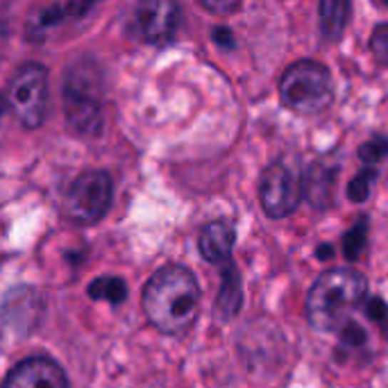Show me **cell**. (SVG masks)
<instances>
[{
	"instance_id": "1",
	"label": "cell",
	"mask_w": 388,
	"mask_h": 388,
	"mask_svg": "<svg viewBox=\"0 0 388 388\" xmlns=\"http://www.w3.org/2000/svg\"><path fill=\"white\" fill-rule=\"evenodd\" d=\"M143 314L155 330L180 336L191 330L200 311V286L195 275L178 264L159 268L143 286Z\"/></svg>"
},
{
	"instance_id": "2",
	"label": "cell",
	"mask_w": 388,
	"mask_h": 388,
	"mask_svg": "<svg viewBox=\"0 0 388 388\" xmlns=\"http://www.w3.org/2000/svg\"><path fill=\"white\" fill-rule=\"evenodd\" d=\"M368 282L357 268L339 266L325 270L307 295V320L316 332H334L343 318L364 302Z\"/></svg>"
},
{
	"instance_id": "3",
	"label": "cell",
	"mask_w": 388,
	"mask_h": 388,
	"mask_svg": "<svg viewBox=\"0 0 388 388\" xmlns=\"http://www.w3.org/2000/svg\"><path fill=\"white\" fill-rule=\"evenodd\" d=\"M64 114L68 128L78 136H98L103 132V82L91 59L78 61L64 82Z\"/></svg>"
},
{
	"instance_id": "4",
	"label": "cell",
	"mask_w": 388,
	"mask_h": 388,
	"mask_svg": "<svg viewBox=\"0 0 388 388\" xmlns=\"http://www.w3.org/2000/svg\"><path fill=\"white\" fill-rule=\"evenodd\" d=\"M280 98L295 114H318L332 103V75L318 61L300 59L284 71Z\"/></svg>"
},
{
	"instance_id": "5",
	"label": "cell",
	"mask_w": 388,
	"mask_h": 388,
	"mask_svg": "<svg viewBox=\"0 0 388 388\" xmlns=\"http://www.w3.org/2000/svg\"><path fill=\"white\" fill-rule=\"evenodd\" d=\"M7 105L23 128L34 130L44 123L48 100V73L41 64H23L7 84Z\"/></svg>"
},
{
	"instance_id": "6",
	"label": "cell",
	"mask_w": 388,
	"mask_h": 388,
	"mask_svg": "<svg viewBox=\"0 0 388 388\" xmlns=\"http://www.w3.org/2000/svg\"><path fill=\"white\" fill-rule=\"evenodd\" d=\"M111 205V178L105 170H86L71 184L64 198V211L73 223L93 225Z\"/></svg>"
},
{
	"instance_id": "7",
	"label": "cell",
	"mask_w": 388,
	"mask_h": 388,
	"mask_svg": "<svg viewBox=\"0 0 388 388\" xmlns=\"http://www.w3.org/2000/svg\"><path fill=\"white\" fill-rule=\"evenodd\" d=\"M305 186L289 164H270L259 182V200L266 216L284 218L295 211L300 198H302Z\"/></svg>"
},
{
	"instance_id": "8",
	"label": "cell",
	"mask_w": 388,
	"mask_h": 388,
	"mask_svg": "<svg viewBox=\"0 0 388 388\" xmlns=\"http://www.w3.org/2000/svg\"><path fill=\"white\" fill-rule=\"evenodd\" d=\"M178 0H139L136 5V28L148 44H164L178 30Z\"/></svg>"
},
{
	"instance_id": "9",
	"label": "cell",
	"mask_w": 388,
	"mask_h": 388,
	"mask_svg": "<svg viewBox=\"0 0 388 388\" xmlns=\"http://www.w3.org/2000/svg\"><path fill=\"white\" fill-rule=\"evenodd\" d=\"M3 388H68V377L50 357H28L11 368Z\"/></svg>"
},
{
	"instance_id": "10",
	"label": "cell",
	"mask_w": 388,
	"mask_h": 388,
	"mask_svg": "<svg viewBox=\"0 0 388 388\" xmlns=\"http://www.w3.org/2000/svg\"><path fill=\"white\" fill-rule=\"evenodd\" d=\"M234 241H236V234L232 230V225L225 220H214V223H207L205 228L200 230L198 247H200V255H203L209 264L223 266L228 264L232 257Z\"/></svg>"
},
{
	"instance_id": "11",
	"label": "cell",
	"mask_w": 388,
	"mask_h": 388,
	"mask_svg": "<svg viewBox=\"0 0 388 388\" xmlns=\"http://www.w3.org/2000/svg\"><path fill=\"white\" fill-rule=\"evenodd\" d=\"M223 282H220V291L216 295V305H214V314L216 318H220L223 322L232 320L241 309V277L239 270L232 266V261L223 264Z\"/></svg>"
},
{
	"instance_id": "12",
	"label": "cell",
	"mask_w": 388,
	"mask_h": 388,
	"mask_svg": "<svg viewBox=\"0 0 388 388\" xmlns=\"http://www.w3.org/2000/svg\"><path fill=\"white\" fill-rule=\"evenodd\" d=\"M305 193L309 198V203L325 209L332 205V193H334V170L325 168L322 164L311 166L305 175Z\"/></svg>"
},
{
	"instance_id": "13",
	"label": "cell",
	"mask_w": 388,
	"mask_h": 388,
	"mask_svg": "<svg viewBox=\"0 0 388 388\" xmlns=\"http://www.w3.org/2000/svg\"><path fill=\"white\" fill-rule=\"evenodd\" d=\"M349 19V0H320V32L325 39L339 41Z\"/></svg>"
},
{
	"instance_id": "14",
	"label": "cell",
	"mask_w": 388,
	"mask_h": 388,
	"mask_svg": "<svg viewBox=\"0 0 388 388\" xmlns=\"http://www.w3.org/2000/svg\"><path fill=\"white\" fill-rule=\"evenodd\" d=\"M91 300H107V302L121 305L125 295H128V286L121 277H98L86 289Z\"/></svg>"
},
{
	"instance_id": "15",
	"label": "cell",
	"mask_w": 388,
	"mask_h": 388,
	"mask_svg": "<svg viewBox=\"0 0 388 388\" xmlns=\"http://www.w3.org/2000/svg\"><path fill=\"white\" fill-rule=\"evenodd\" d=\"M374 180H377V173H374L372 168H366V170H361L357 178L349 182L347 186V195L352 203H364V200H368L370 191H372V184Z\"/></svg>"
},
{
	"instance_id": "16",
	"label": "cell",
	"mask_w": 388,
	"mask_h": 388,
	"mask_svg": "<svg viewBox=\"0 0 388 388\" xmlns=\"http://www.w3.org/2000/svg\"><path fill=\"white\" fill-rule=\"evenodd\" d=\"M366 232H368L366 220H361V223H357L354 228L345 234V239H343V252H345V257L349 261H354L361 255V250H364V245H366Z\"/></svg>"
},
{
	"instance_id": "17",
	"label": "cell",
	"mask_w": 388,
	"mask_h": 388,
	"mask_svg": "<svg viewBox=\"0 0 388 388\" xmlns=\"http://www.w3.org/2000/svg\"><path fill=\"white\" fill-rule=\"evenodd\" d=\"M370 50H372V55H374V59L379 61V64L388 66V23L379 25V28L372 32Z\"/></svg>"
},
{
	"instance_id": "18",
	"label": "cell",
	"mask_w": 388,
	"mask_h": 388,
	"mask_svg": "<svg viewBox=\"0 0 388 388\" xmlns=\"http://www.w3.org/2000/svg\"><path fill=\"white\" fill-rule=\"evenodd\" d=\"M388 153V141L386 139H372L361 146V159L366 164H377V161Z\"/></svg>"
},
{
	"instance_id": "19",
	"label": "cell",
	"mask_w": 388,
	"mask_h": 388,
	"mask_svg": "<svg viewBox=\"0 0 388 388\" xmlns=\"http://www.w3.org/2000/svg\"><path fill=\"white\" fill-rule=\"evenodd\" d=\"M198 3L203 5L207 11H211V14L225 16V14H232V11L239 9L241 0H198Z\"/></svg>"
},
{
	"instance_id": "20",
	"label": "cell",
	"mask_w": 388,
	"mask_h": 388,
	"mask_svg": "<svg viewBox=\"0 0 388 388\" xmlns=\"http://www.w3.org/2000/svg\"><path fill=\"white\" fill-rule=\"evenodd\" d=\"M98 0H68V7H66V16H84Z\"/></svg>"
},
{
	"instance_id": "21",
	"label": "cell",
	"mask_w": 388,
	"mask_h": 388,
	"mask_svg": "<svg viewBox=\"0 0 388 388\" xmlns=\"http://www.w3.org/2000/svg\"><path fill=\"white\" fill-rule=\"evenodd\" d=\"M368 316L374 320V322H379V320H388V309L386 305L382 302V300H372V302L368 305Z\"/></svg>"
},
{
	"instance_id": "22",
	"label": "cell",
	"mask_w": 388,
	"mask_h": 388,
	"mask_svg": "<svg viewBox=\"0 0 388 388\" xmlns=\"http://www.w3.org/2000/svg\"><path fill=\"white\" fill-rule=\"evenodd\" d=\"M320 257H332V247H320Z\"/></svg>"
}]
</instances>
